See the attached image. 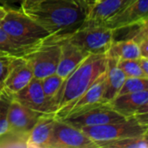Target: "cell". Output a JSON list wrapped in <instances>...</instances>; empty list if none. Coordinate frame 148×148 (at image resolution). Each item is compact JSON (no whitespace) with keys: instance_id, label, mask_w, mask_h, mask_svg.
<instances>
[{"instance_id":"cell-10","label":"cell","mask_w":148,"mask_h":148,"mask_svg":"<svg viewBox=\"0 0 148 148\" xmlns=\"http://www.w3.org/2000/svg\"><path fill=\"white\" fill-rule=\"evenodd\" d=\"M147 20L148 0H134L119 13L103 22L102 24L112 30H115Z\"/></svg>"},{"instance_id":"cell-25","label":"cell","mask_w":148,"mask_h":148,"mask_svg":"<svg viewBox=\"0 0 148 148\" xmlns=\"http://www.w3.org/2000/svg\"><path fill=\"white\" fill-rule=\"evenodd\" d=\"M118 67L123 71L126 77H147L143 70L141 69L138 59H129V60H121L117 62Z\"/></svg>"},{"instance_id":"cell-26","label":"cell","mask_w":148,"mask_h":148,"mask_svg":"<svg viewBox=\"0 0 148 148\" xmlns=\"http://www.w3.org/2000/svg\"><path fill=\"white\" fill-rule=\"evenodd\" d=\"M10 96L3 92L0 95V136L8 131L7 114Z\"/></svg>"},{"instance_id":"cell-35","label":"cell","mask_w":148,"mask_h":148,"mask_svg":"<svg viewBox=\"0 0 148 148\" xmlns=\"http://www.w3.org/2000/svg\"></svg>"},{"instance_id":"cell-28","label":"cell","mask_w":148,"mask_h":148,"mask_svg":"<svg viewBox=\"0 0 148 148\" xmlns=\"http://www.w3.org/2000/svg\"><path fill=\"white\" fill-rule=\"evenodd\" d=\"M98 1L99 0H75V2L81 7V9L86 13L87 16Z\"/></svg>"},{"instance_id":"cell-30","label":"cell","mask_w":148,"mask_h":148,"mask_svg":"<svg viewBox=\"0 0 148 148\" xmlns=\"http://www.w3.org/2000/svg\"><path fill=\"white\" fill-rule=\"evenodd\" d=\"M140 56L148 57V39H146L142 42H140L139 44Z\"/></svg>"},{"instance_id":"cell-20","label":"cell","mask_w":148,"mask_h":148,"mask_svg":"<svg viewBox=\"0 0 148 148\" xmlns=\"http://www.w3.org/2000/svg\"><path fill=\"white\" fill-rule=\"evenodd\" d=\"M64 80L65 79L62 78L56 73L40 80L42 91L44 93L46 99L49 103L51 112L54 114L57 110V106H56L57 95L63 84Z\"/></svg>"},{"instance_id":"cell-27","label":"cell","mask_w":148,"mask_h":148,"mask_svg":"<svg viewBox=\"0 0 148 148\" xmlns=\"http://www.w3.org/2000/svg\"><path fill=\"white\" fill-rule=\"evenodd\" d=\"M12 57L10 55L0 52V95L3 92V85Z\"/></svg>"},{"instance_id":"cell-32","label":"cell","mask_w":148,"mask_h":148,"mask_svg":"<svg viewBox=\"0 0 148 148\" xmlns=\"http://www.w3.org/2000/svg\"><path fill=\"white\" fill-rule=\"evenodd\" d=\"M6 10H7V9H5L4 7L0 6V20H2V19L3 18V16H5V14H6Z\"/></svg>"},{"instance_id":"cell-7","label":"cell","mask_w":148,"mask_h":148,"mask_svg":"<svg viewBox=\"0 0 148 148\" xmlns=\"http://www.w3.org/2000/svg\"><path fill=\"white\" fill-rule=\"evenodd\" d=\"M48 148L99 147L82 130L56 118Z\"/></svg>"},{"instance_id":"cell-21","label":"cell","mask_w":148,"mask_h":148,"mask_svg":"<svg viewBox=\"0 0 148 148\" xmlns=\"http://www.w3.org/2000/svg\"><path fill=\"white\" fill-rule=\"evenodd\" d=\"M35 49L23 46L11 38L3 29L0 27V52L5 53L11 56H24Z\"/></svg>"},{"instance_id":"cell-5","label":"cell","mask_w":148,"mask_h":148,"mask_svg":"<svg viewBox=\"0 0 148 148\" xmlns=\"http://www.w3.org/2000/svg\"><path fill=\"white\" fill-rule=\"evenodd\" d=\"M65 40L88 54L106 55L114 41V31L102 23H83Z\"/></svg>"},{"instance_id":"cell-34","label":"cell","mask_w":148,"mask_h":148,"mask_svg":"<svg viewBox=\"0 0 148 148\" xmlns=\"http://www.w3.org/2000/svg\"><path fill=\"white\" fill-rule=\"evenodd\" d=\"M0 27H1V20H0Z\"/></svg>"},{"instance_id":"cell-4","label":"cell","mask_w":148,"mask_h":148,"mask_svg":"<svg viewBox=\"0 0 148 148\" xmlns=\"http://www.w3.org/2000/svg\"><path fill=\"white\" fill-rule=\"evenodd\" d=\"M82 130L99 148L107 143L127 137L140 136L148 134V126L141 124L134 116L124 121L101 126L84 127Z\"/></svg>"},{"instance_id":"cell-9","label":"cell","mask_w":148,"mask_h":148,"mask_svg":"<svg viewBox=\"0 0 148 148\" xmlns=\"http://www.w3.org/2000/svg\"><path fill=\"white\" fill-rule=\"evenodd\" d=\"M125 119L127 118L114 110L110 107L109 103H102L79 114L69 116L62 121L79 129H82L84 127H91L118 122L124 121Z\"/></svg>"},{"instance_id":"cell-8","label":"cell","mask_w":148,"mask_h":148,"mask_svg":"<svg viewBox=\"0 0 148 148\" xmlns=\"http://www.w3.org/2000/svg\"><path fill=\"white\" fill-rule=\"evenodd\" d=\"M106 84V71L102 73L95 82L73 103L64 107L55 113V117L63 120L69 116L79 114L92 108L99 106L103 101V94Z\"/></svg>"},{"instance_id":"cell-29","label":"cell","mask_w":148,"mask_h":148,"mask_svg":"<svg viewBox=\"0 0 148 148\" xmlns=\"http://www.w3.org/2000/svg\"><path fill=\"white\" fill-rule=\"evenodd\" d=\"M44 0H22L21 2V10L23 11H28L34 7L37 6L39 3L43 2Z\"/></svg>"},{"instance_id":"cell-1","label":"cell","mask_w":148,"mask_h":148,"mask_svg":"<svg viewBox=\"0 0 148 148\" xmlns=\"http://www.w3.org/2000/svg\"><path fill=\"white\" fill-rule=\"evenodd\" d=\"M25 13L49 33L47 41L53 42L69 38L87 17L75 0H44Z\"/></svg>"},{"instance_id":"cell-15","label":"cell","mask_w":148,"mask_h":148,"mask_svg":"<svg viewBox=\"0 0 148 148\" xmlns=\"http://www.w3.org/2000/svg\"><path fill=\"white\" fill-rule=\"evenodd\" d=\"M89 54L68 40L61 42V54L56 69V74L66 79L68 75L88 56Z\"/></svg>"},{"instance_id":"cell-16","label":"cell","mask_w":148,"mask_h":148,"mask_svg":"<svg viewBox=\"0 0 148 148\" xmlns=\"http://www.w3.org/2000/svg\"><path fill=\"white\" fill-rule=\"evenodd\" d=\"M56 120L54 114H42L29 133L27 148H48Z\"/></svg>"},{"instance_id":"cell-11","label":"cell","mask_w":148,"mask_h":148,"mask_svg":"<svg viewBox=\"0 0 148 148\" xmlns=\"http://www.w3.org/2000/svg\"><path fill=\"white\" fill-rule=\"evenodd\" d=\"M44 114L34 111L10 97L8 108V131L29 134L38 119Z\"/></svg>"},{"instance_id":"cell-22","label":"cell","mask_w":148,"mask_h":148,"mask_svg":"<svg viewBox=\"0 0 148 148\" xmlns=\"http://www.w3.org/2000/svg\"><path fill=\"white\" fill-rule=\"evenodd\" d=\"M147 134L117 140L103 145L101 148H147Z\"/></svg>"},{"instance_id":"cell-6","label":"cell","mask_w":148,"mask_h":148,"mask_svg":"<svg viewBox=\"0 0 148 148\" xmlns=\"http://www.w3.org/2000/svg\"><path fill=\"white\" fill-rule=\"evenodd\" d=\"M61 54V42L44 41L23 57L33 72L34 78L43 79L56 72Z\"/></svg>"},{"instance_id":"cell-24","label":"cell","mask_w":148,"mask_h":148,"mask_svg":"<svg viewBox=\"0 0 148 148\" xmlns=\"http://www.w3.org/2000/svg\"><path fill=\"white\" fill-rule=\"evenodd\" d=\"M148 90V78L147 77H126L125 82L118 94H132Z\"/></svg>"},{"instance_id":"cell-13","label":"cell","mask_w":148,"mask_h":148,"mask_svg":"<svg viewBox=\"0 0 148 148\" xmlns=\"http://www.w3.org/2000/svg\"><path fill=\"white\" fill-rule=\"evenodd\" d=\"M10 97L34 111L42 114H53L39 79L33 78L23 88L10 95Z\"/></svg>"},{"instance_id":"cell-3","label":"cell","mask_w":148,"mask_h":148,"mask_svg":"<svg viewBox=\"0 0 148 148\" xmlns=\"http://www.w3.org/2000/svg\"><path fill=\"white\" fill-rule=\"evenodd\" d=\"M1 27L16 42L32 49L49 37V33L22 10L7 9Z\"/></svg>"},{"instance_id":"cell-2","label":"cell","mask_w":148,"mask_h":148,"mask_svg":"<svg viewBox=\"0 0 148 148\" xmlns=\"http://www.w3.org/2000/svg\"><path fill=\"white\" fill-rule=\"evenodd\" d=\"M107 64L106 55L89 54L64 80L57 95L56 111L76 101L106 71Z\"/></svg>"},{"instance_id":"cell-19","label":"cell","mask_w":148,"mask_h":148,"mask_svg":"<svg viewBox=\"0 0 148 148\" xmlns=\"http://www.w3.org/2000/svg\"><path fill=\"white\" fill-rule=\"evenodd\" d=\"M108 58L114 60L138 59L140 56L139 45L133 40H114L106 53Z\"/></svg>"},{"instance_id":"cell-31","label":"cell","mask_w":148,"mask_h":148,"mask_svg":"<svg viewBox=\"0 0 148 148\" xmlns=\"http://www.w3.org/2000/svg\"><path fill=\"white\" fill-rule=\"evenodd\" d=\"M139 64L143 70V72L148 75V57H144V56H140L138 58Z\"/></svg>"},{"instance_id":"cell-14","label":"cell","mask_w":148,"mask_h":148,"mask_svg":"<svg viewBox=\"0 0 148 148\" xmlns=\"http://www.w3.org/2000/svg\"><path fill=\"white\" fill-rule=\"evenodd\" d=\"M109 105L125 118L148 114V90L119 95L109 102Z\"/></svg>"},{"instance_id":"cell-18","label":"cell","mask_w":148,"mask_h":148,"mask_svg":"<svg viewBox=\"0 0 148 148\" xmlns=\"http://www.w3.org/2000/svg\"><path fill=\"white\" fill-rule=\"evenodd\" d=\"M125 79L126 75L123 71L118 67L117 61L108 58L106 69V84L102 98L104 102L109 103L118 95L125 82Z\"/></svg>"},{"instance_id":"cell-12","label":"cell","mask_w":148,"mask_h":148,"mask_svg":"<svg viewBox=\"0 0 148 148\" xmlns=\"http://www.w3.org/2000/svg\"><path fill=\"white\" fill-rule=\"evenodd\" d=\"M34 78L33 72L23 56H13L9 65L3 92L10 96L23 88Z\"/></svg>"},{"instance_id":"cell-17","label":"cell","mask_w":148,"mask_h":148,"mask_svg":"<svg viewBox=\"0 0 148 148\" xmlns=\"http://www.w3.org/2000/svg\"><path fill=\"white\" fill-rule=\"evenodd\" d=\"M134 0H99L88 14L84 23H102Z\"/></svg>"},{"instance_id":"cell-33","label":"cell","mask_w":148,"mask_h":148,"mask_svg":"<svg viewBox=\"0 0 148 148\" xmlns=\"http://www.w3.org/2000/svg\"><path fill=\"white\" fill-rule=\"evenodd\" d=\"M17 1H19V2H20V3H21V2H22V0H17Z\"/></svg>"},{"instance_id":"cell-23","label":"cell","mask_w":148,"mask_h":148,"mask_svg":"<svg viewBox=\"0 0 148 148\" xmlns=\"http://www.w3.org/2000/svg\"><path fill=\"white\" fill-rule=\"evenodd\" d=\"M29 134L7 131L0 136V147H27Z\"/></svg>"}]
</instances>
